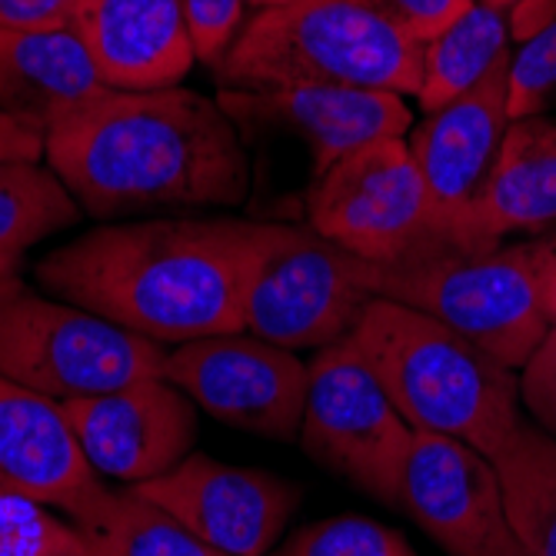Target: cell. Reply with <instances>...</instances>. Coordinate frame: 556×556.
I'll return each instance as SVG.
<instances>
[{
	"instance_id": "cell-1",
	"label": "cell",
	"mask_w": 556,
	"mask_h": 556,
	"mask_svg": "<svg viewBox=\"0 0 556 556\" xmlns=\"http://www.w3.org/2000/svg\"><path fill=\"white\" fill-rule=\"evenodd\" d=\"M43 161L97 220L240 207L250 190L233 117L187 87H111L54 121Z\"/></svg>"
},
{
	"instance_id": "cell-2",
	"label": "cell",
	"mask_w": 556,
	"mask_h": 556,
	"mask_svg": "<svg viewBox=\"0 0 556 556\" xmlns=\"http://www.w3.org/2000/svg\"><path fill=\"white\" fill-rule=\"evenodd\" d=\"M280 224L154 217L93 227L34 267L40 290L143 340L190 343L243 330V290Z\"/></svg>"
},
{
	"instance_id": "cell-3",
	"label": "cell",
	"mask_w": 556,
	"mask_h": 556,
	"mask_svg": "<svg viewBox=\"0 0 556 556\" xmlns=\"http://www.w3.org/2000/svg\"><path fill=\"white\" fill-rule=\"evenodd\" d=\"M350 340L414 430L493 457L523 424L517 370L414 307L374 296Z\"/></svg>"
},
{
	"instance_id": "cell-4",
	"label": "cell",
	"mask_w": 556,
	"mask_h": 556,
	"mask_svg": "<svg viewBox=\"0 0 556 556\" xmlns=\"http://www.w3.org/2000/svg\"><path fill=\"white\" fill-rule=\"evenodd\" d=\"M214 71L230 90L346 84L417 97L424 43L374 0H290L250 17Z\"/></svg>"
},
{
	"instance_id": "cell-5",
	"label": "cell",
	"mask_w": 556,
	"mask_h": 556,
	"mask_svg": "<svg viewBox=\"0 0 556 556\" xmlns=\"http://www.w3.org/2000/svg\"><path fill=\"white\" fill-rule=\"evenodd\" d=\"M374 296L414 307L520 370L549 330L523 240L496 247L424 243L370 264Z\"/></svg>"
},
{
	"instance_id": "cell-6",
	"label": "cell",
	"mask_w": 556,
	"mask_h": 556,
	"mask_svg": "<svg viewBox=\"0 0 556 556\" xmlns=\"http://www.w3.org/2000/svg\"><path fill=\"white\" fill-rule=\"evenodd\" d=\"M164 364L161 343L0 277V377L64 403L164 377Z\"/></svg>"
},
{
	"instance_id": "cell-7",
	"label": "cell",
	"mask_w": 556,
	"mask_h": 556,
	"mask_svg": "<svg viewBox=\"0 0 556 556\" xmlns=\"http://www.w3.org/2000/svg\"><path fill=\"white\" fill-rule=\"evenodd\" d=\"M370 264L311 227L280 224L243 290V330L287 350H324L353 333L367 303Z\"/></svg>"
},
{
	"instance_id": "cell-8",
	"label": "cell",
	"mask_w": 556,
	"mask_h": 556,
	"mask_svg": "<svg viewBox=\"0 0 556 556\" xmlns=\"http://www.w3.org/2000/svg\"><path fill=\"white\" fill-rule=\"evenodd\" d=\"M300 443L327 470L393 507L414 427L400 417L350 337L317 350Z\"/></svg>"
},
{
	"instance_id": "cell-9",
	"label": "cell",
	"mask_w": 556,
	"mask_h": 556,
	"mask_svg": "<svg viewBox=\"0 0 556 556\" xmlns=\"http://www.w3.org/2000/svg\"><path fill=\"white\" fill-rule=\"evenodd\" d=\"M311 230L367 264H390L433 243L430 197L403 137L370 143L314 180Z\"/></svg>"
},
{
	"instance_id": "cell-10",
	"label": "cell",
	"mask_w": 556,
	"mask_h": 556,
	"mask_svg": "<svg viewBox=\"0 0 556 556\" xmlns=\"http://www.w3.org/2000/svg\"><path fill=\"white\" fill-rule=\"evenodd\" d=\"M164 377L233 430L280 443L300 437L311 364L287 346L247 330L190 340L167 353Z\"/></svg>"
},
{
	"instance_id": "cell-11",
	"label": "cell",
	"mask_w": 556,
	"mask_h": 556,
	"mask_svg": "<svg viewBox=\"0 0 556 556\" xmlns=\"http://www.w3.org/2000/svg\"><path fill=\"white\" fill-rule=\"evenodd\" d=\"M393 507L450 556H523L493 460L457 437L414 430Z\"/></svg>"
},
{
	"instance_id": "cell-12",
	"label": "cell",
	"mask_w": 556,
	"mask_h": 556,
	"mask_svg": "<svg viewBox=\"0 0 556 556\" xmlns=\"http://www.w3.org/2000/svg\"><path fill=\"white\" fill-rule=\"evenodd\" d=\"M510 127V61L453 104L430 111L410 154L430 197L433 243L467 247L480 197Z\"/></svg>"
},
{
	"instance_id": "cell-13",
	"label": "cell",
	"mask_w": 556,
	"mask_h": 556,
	"mask_svg": "<svg viewBox=\"0 0 556 556\" xmlns=\"http://www.w3.org/2000/svg\"><path fill=\"white\" fill-rule=\"evenodd\" d=\"M134 490L224 556H267L300 503V486L207 453H190L170 473Z\"/></svg>"
},
{
	"instance_id": "cell-14",
	"label": "cell",
	"mask_w": 556,
	"mask_h": 556,
	"mask_svg": "<svg viewBox=\"0 0 556 556\" xmlns=\"http://www.w3.org/2000/svg\"><path fill=\"white\" fill-rule=\"evenodd\" d=\"M61 407L90 467L130 486L170 473L197 440V403L167 377H143Z\"/></svg>"
},
{
	"instance_id": "cell-15",
	"label": "cell",
	"mask_w": 556,
	"mask_h": 556,
	"mask_svg": "<svg viewBox=\"0 0 556 556\" xmlns=\"http://www.w3.org/2000/svg\"><path fill=\"white\" fill-rule=\"evenodd\" d=\"M233 121L290 130L311 150L314 180L357 150L403 137L414 124L407 100L390 90L346 84H283L261 90H227L220 97Z\"/></svg>"
},
{
	"instance_id": "cell-16",
	"label": "cell",
	"mask_w": 556,
	"mask_h": 556,
	"mask_svg": "<svg viewBox=\"0 0 556 556\" xmlns=\"http://www.w3.org/2000/svg\"><path fill=\"white\" fill-rule=\"evenodd\" d=\"M0 486L74 520L104 490L61 400L0 377Z\"/></svg>"
},
{
	"instance_id": "cell-17",
	"label": "cell",
	"mask_w": 556,
	"mask_h": 556,
	"mask_svg": "<svg viewBox=\"0 0 556 556\" xmlns=\"http://www.w3.org/2000/svg\"><path fill=\"white\" fill-rule=\"evenodd\" d=\"M71 27L117 90L177 87L197 61L180 0H80Z\"/></svg>"
},
{
	"instance_id": "cell-18",
	"label": "cell",
	"mask_w": 556,
	"mask_h": 556,
	"mask_svg": "<svg viewBox=\"0 0 556 556\" xmlns=\"http://www.w3.org/2000/svg\"><path fill=\"white\" fill-rule=\"evenodd\" d=\"M111 84L74 27L0 30V111L47 137L67 111Z\"/></svg>"
},
{
	"instance_id": "cell-19",
	"label": "cell",
	"mask_w": 556,
	"mask_h": 556,
	"mask_svg": "<svg viewBox=\"0 0 556 556\" xmlns=\"http://www.w3.org/2000/svg\"><path fill=\"white\" fill-rule=\"evenodd\" d=\"M549 227H556V117L533 114L510 121L467 247H496Z\"/></svg>"
},
{
	"instance_id": "cell-20",
	"label": "cell",
	"mask_w": 556,
	"mask_h": 556,
	"mask_svg": "<svg viewBox=\"0 0 556 556\" xmlns=\"http://www.w3.org/2000/svg\"><path fill=\"white\" fill-rule=\"evenodd\" d=\"M507 61H514L507 11L477 0L460 21H453L424 43V74L417 93L420 108L430 114L453 104Z\"/></svg>"
},
{
	"instance_id": "cell-21",
	"label": "cell",
	"mask_w": 556,
	"mask_h": 556,
	"mask_svg": "<svg viewBox=\"0 0 556 556\" xmlns=\"http://www.w3.org/2000/svg\"><path fill=\"white\" fill-rule=\"evenodd\" d=\"M490 460L523 556H556V437L523 420Z\"/></svg>"
},
{
	"instance_id": "cell-22",
	"label": "cell",
	"mask_w": 556,
	"mask_h": 556,
	"mask_svg": "<svg viewBox=\"0 0 556 556\" xmlns=\"http://www.w3.org/2000/svg\"><path fill=\"white\" fill-rule=\"evenodd\" d=\"M71 523L84 536V556H224L134 486H104Z\"/></svg>"
},
{
	"instance_id": "cell-23",
	"label": "cell",
	"mask_w": 556,
	"mask_h": 556,
	"mask_svg": "<svg viewBox=\"0 0 556 556\" xmlns=\"http://www.w3.org/2000/svg\"><path fill=\"white\" fill-rule=\"evenodd\" d=\"M84 207L58 170L40 161H0V257L21 261L24 250L80 224Z\"/></svg>"
},
{
	"instance_id": "cell-24",
	"label": "cell",
	"mask_w": 556,
	"mask_h": 556,
	"mask_svg": "<svg viewBox=\"0 0 556 556\" xmlns=\"http://www.w3.org/2000/svg\"><path fill=\"white\" fill-rule=\"evenodd\" d=\"M267 556H417V549L407 536L380 520L340 514L296 530Z\"/></svg>"
},
{
	"instance_id": "cell-25",
	"label": "cell",
	"mask_w": 556,
	"mask_h": 556,
	"mask_svg": "<svg viewBox=\"0 0 556 556\" xmlns=\"http://www.w3.org/2000/svg\"><path fill=\"white\" fill-rule=\"evenodd\" d=\"M0 556H84V536L67 517L0 486Z\"/></svg>"
},
{
	"instance_id": "cell-26",
	"label": "cell",
	"mask_w": 556,
	"mask_h": 556,
	"mask_svg": "<svg viewBox=\"0 0 556 556\" xmlns=\"http://www.w3.org/2000/svg\"><path fill=\"white\" fill-rule=\"evenodd\" d=\"M556 100V21L510 61V121L543 114Z\"/></svg>"
},
{
	"instance_id": "cell-27",
	"label": "cell",
	"mask_w": 556,
	"mask_h": 556,
	"mask_svg": "<svg viewBox=\"0 0 556 556\" xmlns=\"http://www.w3.org/2000/svg\"><path fill=\"white\" fill-rule=\"evenodd\" d=\"M197 61L217 67L247 24V0H180Z\"/></svg>"
},
{
	"instance_id": "cell-28",
	"label": "cell",
	"mask_w": 556,
	"mask_h": 556,
	"mask_svg": "<svg viewBox=\"0 0 556 556\" xmlns=\"http://www.w3.org/2000/svg\"><path fill=\"white\" fill-rule=\"evenodd\" d=\"M520 400L536 427L556 437V327L546 330L530 361L520 367Z\"/></svg>"
},
{
	"instance_id": "cell-29",
	"label": "cell",
	"mask_w": 556,
	"mask_h": 556,
	"mask_svg": "<svg viewBox=\"0 0 556 556\" xmlns=\"http://www.w3.org/2000/svg\"><path fill=\"white\" fill-rule=\"evenodd\" d=\"M374 4L396 21L414 40L427 43L453 21H460L477 0H374Z\"/></svg>"
},
{
	"instance_id": "cell-30",
	"label": "cell",
	"mask_w": 556,
	"mask_h": 556,
	"mask_svg": "<svg viewBox=\"0 0 556 556\" xmlns=\"http://www.w3.org/2000/svg\"><path fill=\"white\" fill-rule=\"evenodd\" d=\"M77 8L80 0H0V30H61Z\"/></svg>"
},
{
	"instance_id": "cell-31",
	"label": "cell",
	"mask_w": 556,
	"mask_h": 556,
	"mask_svg": "<svg viewBox=\"0 0 556 556\" xmlns=\"http://www.w3.org/2000/svg\"><path fill=\"white\" fill-rule=\"evenodd\" d=\"M533 274H536V287H540V300H543V314L549 320V327H556V227L523 240Z\"/></svg>"
},
{
	"instance_id": "cell-32",
	"label": "cell",
	"mask_w": 556,
	"mask_h": 556,
	"mask_svg": "<svg viewBox=\"0 0 556 556\" xmlns=\"http://www.w3.org/2000/svg\"><path fill=\"white\" fill-rule=\"evenodd\" d=\"M47 137L0 111V161H43Z\"/></svg>"
},
{
	"instance_id": "cell-33",
	"label": "cell",
	"mask_w": 556,
	"mask_h": 556,
	"mask_svg": "<svg viewBox=\"0 0 556 556\" xmlns=\"http://www.w3.org/2000/svg\"><path fill=\"white\" fill-rule=\"evenodd\" d=\"M507 21H510V37L514 43H527L533 40L540 30H546L556 21V0H514L507 8Z\"/></svg>"
},
{
	"instance_id": "cell-34",
	"label": "cell",
	"mask_w": 556,
	"mask_h": 556,
	"mask_svg": "<svg viewBox=\"0 0 556 556\" xmlns=\"http://www.w3.org/2000/svg\"><path fill=\"white\" fill-rule=\"evenodd\" d=\"M250 8H257V11H267V8H280V4H290V0H247Z\"/></svg>"
},
{
	"instance_id": "cell-35",
	"label": "cell",
	"mask_w": 556,
	"mask_h": 556,
	"mask_svg": "<svg viewBox=\"0 0 556 556\" xmlns=\"http://www.w3.org/2000/svg\"><path fill=\"white\" fill-rule=\"evenodd\" d=\"M14 267H17V261H11V257H0V277H11V274H14Z\"/></svg>"
},
{
	"instance_id": "cell-36",
	"label": "cell",
	"mask_w": 556,
	"mask_h": 556,
	"mask_svg": "<svg viewBox=\"0 0 556 556\" xmlns=\"http://www.w3.org/2000/svg\"><path fill=\"white\" fill-rule=\"evenodd\" d=\"M480 4H490V8H503V11H507V8L514 4V0H480Z\"/></svg>"
}]
</instances>
